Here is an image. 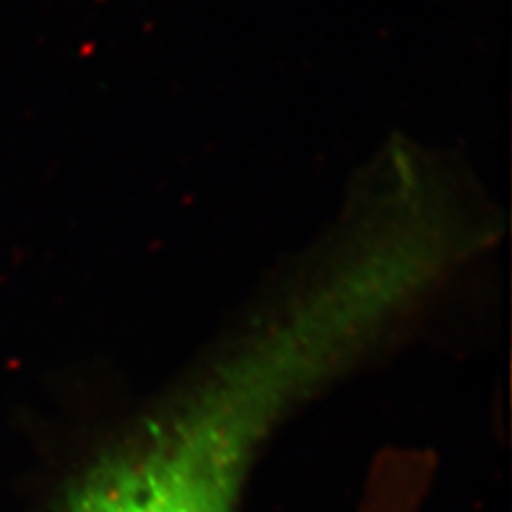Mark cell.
<instances>
[{
  "label": "cell",
  "instance_id": "6da1fadb",
  "mask_svg": "<svg viewBox=\"0 0 512 512\" xmlns=\"http://www.w3.org/2000/svg\"><path fill=\"white\" fill-rule=\"evenodd\" d=\"M427 256L376 246L252 325L94 463L69 512H237L274 427L406 308L431 274Z\"/></svg>",
  "mask_w": 512,
  "mask_h": 512
}]
</instances>
